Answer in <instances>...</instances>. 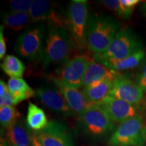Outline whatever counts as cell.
<instances>
[{
	"mask_svg": "<svg viewBox=\"0 0 146 146\" xmlns=\"http://www.w3.org/2000/svg\"><path fill=\"white\" fill-rule=\"evenodd\" d=\"M1 68L11 78H22L25 71L23 62L13 55H7L1 64Z\"/></svg>",
	"mask_w": 146,
	"mask_h": 146,
	"instance_id": "cell-21",
	"label": "cell"
},
{
	"mask_svg": "<svg viewBox=\"0 0 146 146\" xmlns=\"http://www.w3.org/2000/svg\"><path fill=\"white\" fill-rule=\"evenodd\" d=\"M120 75L117 72L106 68L95 60H90L88 70L83 79V87L90 86L105 80L114 81Z\"/></svg>",
	"mask_w": 146,
	"mask_h": 146,
	"instance_id": "cell-15",
	"label": "cell"
},
{
	"mask_svg": "<svg viewBox=\"0 0 146 146\" xmlns=\"http://www.w3.org/2000/svg\"><path fill=\"white\" fill-rule=\"evenodd\" d=\"M76 46L70 32L64 25L48 23L45 30V47L42 62L45 67L52 64H64L70 60L72 49Z\"/></svg>",
	"mask_w": 146,
	"mask_h": 146,
	"instance_id": "cell-1",
	"label": "cell"
},
{
	"mask_svg": "<svg viewBox=\"0 0 146 146\" xmlns=\"http://www.w3.org/2000/svg\"><path fill=\"white\" fill-rule=\"evenodd\" d=\"M2 18L5 25L14 31H20L25 29L31 21L29 14L12 11L3 13Z\"/></svg>",
	"mask_w": 146,
	"mask_h": 146,
	"instance_id": "cell-22",
	"label": "cell"
},
{
	"mask_svg": "<svg viewBox=\"0 0 146 146\" xmlns=\"http://www.w3.org/2000/svg\"><path fill=\"white\" fill-rule=\"evenodd\" d=\"M50 78L60 93L62 94L68 106L75 114L79 115L91 106V104L87 102L83 94V91L63 83L54 76H52Z\"/></svg>",
	"mask_w": 146,
	"mask_h": 146,
	"instance_id": "cell-13",
	"label": "cell"
},
{
	"mask_svg": "<svg viewBox=\"0 0 146 146\" xmlns=\"http://www.w3.org/2000/svg\"><path fill=\"white\" fill-rule=\"evenodd\" d=\"M26 122L29 129L35 133L44 129L49 123L44 111L31 102H29Z\"/></svg>",
	"mask_w": 146,
	"mask_h": 146,
	"instance_id": "cell-20",
	"label": "cell"
},
{
	"mask_svg": "<svg viewBox=\"0 0 146 146\" xmlns=\"http://www.w3.org/2000/svg\"><path fill=\"white\" fill-rule=\"evenodd\" d=\"M8 91V85H6L2 80H0V98L4 96Z\"/></svg>",
	"mask_w": 146,
	"mask_h": 146,
	"instance_id": "cell-30",
	"label": "cell"
},
{
	"mask_svg": "<svg viewBox=\"0 0 146 146\" xmlns=\"http://www.w3.org/2000/svg\"><path fill=\"white\" fill-rule=\"evenodd\" d=\"M8 143L14 146H32L31 135L25 129L22 120L18 119L8 129Z\"/></svg>",
	"mask_w": 146,
	"mask_h": 146,
	"instance_id": "cell-19",
	"label": "cell"
},
{
	"mask_svg": "<svg viewBox=\"0 0 146 146\" xmlns=\"http://www.w3.org/2000/svg\"><path fill=\"white\" fill-rule=\"evenodd\" d=\"M137 83L141 87L143 92L146 93V62L137 77Z\"/></svg>",
	"mask_w": 146,
	"mask_h": 146,
	"instance_id": "cell-27",
	"label": "cell"
},
{
	"mask_svg": "<svg viewBox=\"0 0 146 146\" xmlns=\"http://www.w3.org/2000/svg\"><path fill=\"white\" fill-rule=\"evenodd\" d=\"M17 104L9 91L3 97L0 98V107L15 106Z\"/></svg>",
	"mask_w": 146,
	"mask_h": 146,
	"instance_id": "cell-26",
	"label": "cell"
},
{
	"mask_svg": "<svg viewBox=\"0 0 146 146\" xmlns=\"http://www.w3.org/2000/svg\"><path fill=\"white\" fill-rule=\"evenodd\" d=\"M141 50H143V46L137 36L132 29L125 27L120 29L105 52L94 55V60L96 61H119Z\"/></svg>",
	"mask_w": 146,
	"mask_h": 146,
	"instance_id": "cell-3",
	"label": "cell"
},
{
	"mask_svg": "<svg viewBox=\"0 0 146 146\" xmlns=\"http://www.w3.org/2000/svg\"><path fill=\"white\" fill-rule=\"evenodd\" d=\"M45 27L42 24L33 26L18 38L15 51L22 58L29 60L42 58L45 47Z\"/></svg>",
	"mask_w": 146,
	"mask_h": 146,
	"instance_id": "cell-6",
	"label": "cell"
},
{
	"mask_svg": "<svg viewBox=\"0 0 146 146\" xmlns=\"http://www.w3.org/2000/svg\"><path fill=\"white\" fill-rule=\"evenodd\" d=\"M8 145H9V146H14L13 145H11V144H10V143H8Z\"/></svg>",
	"mask_w": 146,
	"mask_h": 146,
	"instance_id": "cell-34",
	"label": "cell"
},
{
	"mask_svg": "<svg viewBox=\"0 0 146 146\" xmlns=\"http://www.w3.org/2000/svg\"><path fill=\"white\" fill-rule=\"evenodd\" d=\"M109 96L132 104L139 105L143 98V91L137 83L120 74L113 81Z\"/></svg>",
	"mask_w": 146,
	"mask_h": 146,
	"instance_id": "cell-11",
	"label": "cell"
},
{
	"mask_svg": "<svg viewBox=\"0 0 146 146\" xmlns=\"http://www.w3.org/2000/svg\"><path fill=\"white\" fill-rule=\"evenodd\" d=\"M141 10L142 14H143V16H146V1H145V2L143 3V5H141Z\"/></svg>",
	"mask_w": 146,
	"mask_h": 146,
	"instance_id": "cell-32",
	"label": "cell"
},
{
	"mask_svg": "<svg viewBox=\"0 0 146 146\" xmlns=\"http://www.w3.org/2000/svg\"><path fill=\"white\" fill-rule=\"evenodd\" d=\"M31 139H32V146H43L41 143V142L39 141L36 136L35 135V133H33L31 135Z\"/></svg>",
	"mask_w": 146,
	"mask_h": 146,
	"instance_id": "cell-31",
	"label": "cell"
},
{
	"mask_svg": "<svg viewBox=\"0 0 146 146\" xmlns=\"http://www.w3.org/2000/svg\"><path fill=\"white\" fill-rule=\"evenodd\" d=\"M95 105L102 108L114 123H122L130 118L141 114V107L132 104L117 98L108 96Z\"/></svg>",
	"mask_w": 146,
	"mask_h": 146,
	"instance_id": "cell-10",
	"label": "cell"
},
{
	"mask_svg": "<svg viewBox=\"0 0 146 146\" xmlns=\"http://www.w3.org/2000/svg\"><path fill=\"white\" fill-rule=\"evenodd\" d=\"M85 133L93 137H102L115 131L114 123L102 108L91 105L78 115Z\"/></svg>",
	"mask_w": 146,
	"mask_h": 146,
	"instance_id": "cell-7",
	"label": "cell"
},
{
	"mask_svg": "<svg viewBox=\"0 0 146 146\" xmlns=\"http://www.w3.org/2000/svg\"><path fill=\"white\" fill-rule=\"evenodd\" d=\"M35 134L43 146H74L70 129L58 120L49 121L44 129Z\"/></svg>",
	"mask_w": 146,
	"mask_h": 146,
	"instance_id": "cell-9",
	"label": "cell"
},
{
	"mask_svg": "<svg viewBox=\"0 0 146 146\" xmlns=\"http://www.w3.org/2000/svg\"><path fill=\"white\" fill-rule=\"evenodd\" d=\"M146 125L141 114L120 123L110 137V146H144Z\"/></svg>",
	"mask_w": 146,
	"mask_h": 146,
	"instance_id": "cell-4",
	"label": "cell"
},
{
	"mask_svg": "<svg viewBox=\"0 0 146 146\" xmlns=\"http://www.w3.org/2000/svg\"><path fill=\"white\" fill-rule=\"evenodd\" d=\"M139 2L138 0H120V10L117 15L126 19L129 18Z\"/></svg>",
	"mask_w": 146,
	"mask_h": 146,
	"instance_id": "cell-24",
	"label": "cell"
},
{
	"mask_svg": "<svg viewBox=\"0 0 146 146\" xmlns=\"http://www.w3.org/2000/svg\"><path fill=\"white\" fill-rule=\"evenodd\" d=\"M120 23L110 16L89 14L86 29L87 44L95 54L105 52L120 30Z\"/></svg>",
	"mask_w": 146,
	"mask_h": 146,
	"instance_id": "cell-2",
	"label": "cell"
},
{
	"mask_svg": "<svg viewBox=\"0 0 146 146\" xmlns=\"http://www.w3.org/2000/svg\"><path fill=\"white\" fill-rule=\"evenodd\" d=\"M6 52V45H5L4 36H3V27L0 26V59L2 60L5 57Z\"/></svg>",
	"mask_w": 146,
	"mask_h": 146,
	"instance_id": "cell-29",
	"label": "cell"
},
{
	"mask_svg": "<svg viewBox=\"0 0 146 146\" xmlns=\"http://www.w3.org/2000/svg\"><path fill=\"white\" fill-rule=\"evenodd\" d=\"M88 2L86 0H72L67 10L69 32L76 46L85 49L87 44L86 29L88 21Z\"/></svg>",
	"mask_w": 146,
	"mask_h": 146,
	"instance_id": "cell-5",
	"label": "cell"
},
{
	"mask_svg": "<svg viewBox=\"0 0 146 146\" xmlns=\"http://www.w3.org/2000/svg\"><path fill=\"white\" fill-rule=\"evenodd\" d=\"M112 85L113 81L105 80L90 86L84 87L82 91L87 102L90 104L94 105L102 102L110 96Z\"/></svg>",
	"mask_w": 146,
	"mask_h": 146,
	"instance_id": "cell-16",
	"label": "cell"
},
{
	"mask_svg": "<svg viewBox=\"0 0 146 146\" xmlns=\"http://www.w3.org/2000/svg\"><path fill=\"white\" fill-rule=\"evenodd\" d=\"M102 5H104L106 8L109 9L110 10L113 11L118 14L120 10V1L118 0H103L100 1Z\"/></svg>",
	"mask_w": 146,
	"mask_h": 146,
	"instance_id": "cell-28",
	"label": "cell"
},
{
	"mask_svg": "<svg viewBox=\"0 0 146 146\" xmlns=\"http://www.w3.org/2000/svg\"><path fill=\"white\" fill-rule=\"evenodd\" d=\"M19 111L15 106L0 107V123L5 129H9L19 119Z\"/></svg>",
	"mask_w": 146,
	"mask_h": 146,
	"instance_id": "cell-23",
	"label": "cell"
},
{
	"mask_svg": "<svg viewBox=\"0 0 146 146\" xmlns=\"http://www.w3.org/2000/svg\"><path fill=\"white\" fill-rule=\"evenodd\" d=\"M0 146H9L8 145V142H6L5 141V140H3L1 139V145Z\"/></svg>",
	"mask_w": 146,
	"mask_h": 146,
	"instance_id": "cell-33",
	"label": "cell"
},
{
	"mask_svg": "<svg viewBox=\"0 0 146 146\" xmlns=\"http://www.w3.org/2000/svg\"><path fill=\"white\" fill-rule=\"evenodd\" d=\"M9 92L12 94L16 104L28 100L35 96L36 91L22 78H10L8 82Z\"/></svg>",
	"mask_w": 146,
	"mask_h": 146,
	"instance_id": "cell-18",
	"label": "cell"
},
{
	"mask_svg": "<svg viewBox=\"0 0 146 146\" xmlns=\"http://www.w3.org/2000/svg\"><path fill=\"white\" fill-rule=\"evenodd\" d=\"M36 94L43 105L64 117H72L76 115L58 89L39 87L36 89Z\"/></svg>",
	"mask_w": 146,
	"mask_h": 146,
	"instance_id": "cell-12",
	"label": "cell"
},
{
	"mask_svg": "<svg viewBox=\"0 0 146 146\" xmlns=\"http://www.w3.org/2000/svg\"><path fill=\"white\" fill-rule=\"evenodd\" d=\"M90 60L84 56L71 58L56 70V76L60 81L79 89L83 86V79L88 70Z\"/></svg>",
	"mask_w": 146,
	"mask_h": 146,
	"instance_id": "cell-8",
	"label": "cell"
},
{
	"mask_svg": "<svg viewBox=\"0 0 146 146\" xmlns=\"http://www.w3.org/2000/svg\"><path fill=\"white\" fill-rule=\"evenodd\" d=\"M33 0H12L10 1V7L12 12L29 14Z\"/></svg>",
	"mask_w": 146,
	"mask_h": 146,
	"instance_id": "cell-25",
	"label": "cell"
},
{
	"mask_svg": "<svg viewBox=\"0 0 146 146\" xmlns=\"http://www.w3.org/2000/svg\"><path fill=\"white\" fill-rule=\"evenodd\" d=\"M29 16L33 23L47 21L48 23L63 25V21H62L59 15L55 14L54 3L50 1L34 0L29 12Z\"/></svg>",
	"mask_w": 146,
	"mask_h": 146,
	"instance_id": "cell-14",
	"label": "cell"
},
{
	"mask_svg": "<svg viewBox=\"0 0 146 146\" xmlns=\"http://www.w3.org/2000/svg\"><path fill=\"white\" fill-rule=\"evenodd\" d=\"M145 53L143 50H139L125 59L116 62H107L98 60V63L104 65L106 68L114 71H123L133 69L141 64L145 57Z\"/></svg>",
	"mask_w": 146,
	"mask_h": 146,
	"instance_id": "cell-17",
	"label": "cell"
}]
</instances>
